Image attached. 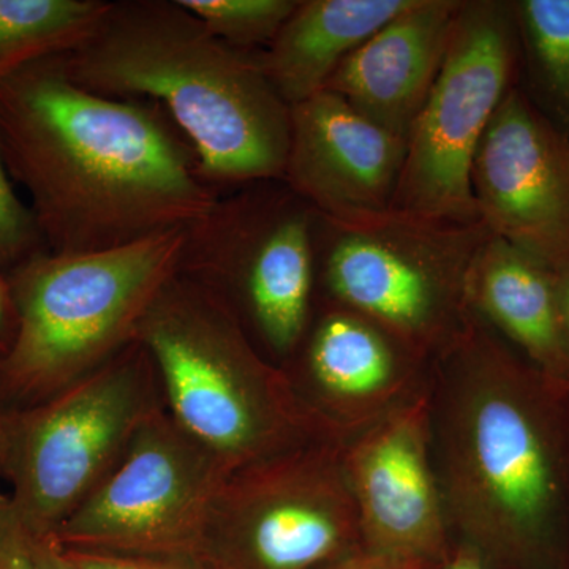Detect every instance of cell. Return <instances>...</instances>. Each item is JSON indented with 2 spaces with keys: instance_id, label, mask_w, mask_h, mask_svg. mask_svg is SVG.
<instances>
[{
  "instance_id": "cell-1",
  "label": "cell",
  "mask_w": 569,
  "mask_h": 569,
  "mask_svg": "<svg viewBox=\"0 0 569 569\" xmlns=\"http://www.w3.org/2000/svg\"><path fill=\"white\" fill-rule=\"evenodd\" d=\"M0 149L48 252H99L190 228L220 197L167 116L88 91L62 56L0 82Z\"/></svg>"
},
{
  "instance_id": "cell-2",
  "label": "cell",
  "mask_w": 569,
  "mask_h": 569,
  "mask_svg": "<svg viewBox=\"0 0 569 569\" xmlns=\"http://www.w3.org/2000/svg\"><path fill=\"white\" fill-rule=\"evenodd\" d=\"M427 396L452 538L496 569H568L569 381L470 313Z\"/></svg>"
},
{
  "instance_id": "cell-3",
  "label": "cell",
  "mask_w": 569,
  "mask_h": 569,
  "mask_svg": "<svg viewBox=\"0 0 569 569\" xmlns=\"http://www.w3.org/2000/svg\"><path fill=\"white\" fill-rule=\"evenodd\" d=\"M62 59L88 91L164 108L217 190L283 181L290 107L266 77L260 51L223 43L179 0L111 2Z\"/></svg>"
},
{
  "instance_id": "cell-4",
  "label": "cell",
  "mask_w": 569,
  "mask_h": 569,
  "mask_svg": "<svg viewBox=\"0 0 569 569\" xmlns=\"http://www.w3.org/2000/svg\"><path fill=\"white\" fill-rule=\"evenodd\" d=\"M134 340L152 359L168 413L231 471L307 438L336 436L230 306L181 272L157 295Z\"/></svg>"
},
{
  "instance_id": "cell-5",
  "label": "cell",
  "mask_w": 569,
  "mask_h": 569,
  "mask_svg": "<svg viewBox=\"0 0 569 569\" xmlns=\"http://www.w3.org/2000/svg\"><path fill=\"white\" fill-rule=\"evenodd\" d=\"M186 238L178 228L99 252L41 250L14 268L17 329L0 356L3 387L50 399L121 353L178 274Z\"/></svg>"
},
{
  "instance_id": "cell-6",
  "label": "cell",
  "mask_w": 569,
  "mask_h": 569,
  "mask_svg": "<svg viewBox=\"0 0 569 569\" xmlns=\"http://www.w3.org/2000/svg\"><path fill=\"white\" fill-rule=\"evenodd\" d=\"M317 301L355 310L433 362L470 318L468 282L492 236L482 222L396 209L350 220L316 213Z\"/></svg>"
},
{
  "instance_id": "cell-7",
  "label": "cell",
  "mask_w": 569,
  "mask_h": 569,
  "mask_svg": "<svg viewBox=\"0 0 569 569\" xmlns=\"http://www.w3.org/2000/svg\"><path fill=\"white\" fill-rule=\"evenodd\" d=\"M157 372L134 340L96 372L14 418H0V468L22 529L56 530L121 462L157 408Z\"/></svg>"
},
{
  "instance_id": "cell-8",
  "label": "cell",
  "mask_w": 569,
  "mask_h": 569,
  "mask_svg": "<svg viewBox=\"0 0 569 569\" xmlns=\"http://www.w3.org/2000/svg\"><path fill=\"white\" fill-rule=\"evenodd\" d=\"M179 272L227 302L254 346L283 369L316 313V212L290 189L220 193L187 228Z\"/></svg>"
},
{
  "instance_id": "cell-9",
  "label": "cell",
  "mask_w": 569,
  "mask_h": 569,
  "mask_svg": "<svg viewBox=\"0 0 569 569\" xmlns=\"http://www.w3.org/2000/svg\"><path fill=\"white\" fill-rule=\"evenodd\" d=\"M336 436L307 438L231 471L213 500L206 569H326L362 549Z\"/></svg>"
},
{
  "instance_id": "cell-10",
  "label": "cell",
  "mask_w": 569,
  "mask_h": 569,
  "mask_svg": "<svg viewBox=\"0 0 569 569\" xmlns=\"http://www.w3.org/2000/svg\"><path fill=\"white\" fill-rule=\"evenodd\" d=\"M520 62L515 2L463 0L443 66L408 133L392 209L481 222L471 187L475 156Z\"/></svg>"
},
{
  "instance_id": "cell-11",
  "label": "cell",
  "mask_w": 569,
  "mask_h": 569,
  "mask_svg": "<svg viewBox=\"0 0 569 569\" xmlns=\"http://www.w3.org/2000/svg\"><path fill=\"white\" fill-rule=\"evenodd\" d=\"M230 473L157 408L110 477L52 537L66 549L198 560L213 500Z\"/></svg>"
},
{
  "instance_id": "cell-12",
  "label": "cell",
  "mask_w": 569,
  "mask_h": 569,
  "mask_svg": "<svg viewBox=\"0 0 569 569\" xmlns=\"http://www.w3.org/2000/svg\"><path fill=\"white\" fill-rule=\"evenodd\" d=\"M471 187L490 233L553 272L569 269V137L518 86L479 142Z\"/></svg>"
},
{
  "instance_id": "cell-13",
  "label": "cell",
  "mask_w": 569,
  "mask_h": 569,
  "mask_svg": "<svg viewBox=\"0 0 569 569\" xmlns=\"http://www.w3.org/2000/svg\"><path fill=\"white\" fill-rule=\"evenodd\" d=\"M427 392L348 438L343 470L362 549L438 565L452 533L433 460Z\"/></svg>"
},
{
  "instance_id": "cell-14",
  "label": "cell",
  "mask_w": 569,
  "mask_h": 569,
  "mask_svg": "<svg viewBox=\"0 0 569 569\" xmlns=\"http://www.w3.org/2000/svg\"><path fill=\"white\" fill-rule=\"evenodd\" d=\"M432 365L370 318L317 301L283 369L310 413L348 440L425 396Z\"/></svg>"
},
{
  "instance_id": "cell-15",
  "label": "cell",
  "mask_w": 569,
  "mask_h": 569,
  "mask_svg": "<svg viewBox=\"0 0 569 569\" xmlns=\"http://www.w3.org/2000/svg\"><path fill=\"white\" fill-rule=\"evenodd\" d=\"M407 140L321 91L290 107L283 183L317 216L350 220L392 208Z\"/></svg>"
},
{
  "instance_id": "cell-16",
  "label": "cell",
  "mask_w": 569,
  "mask_h": 569,
  "mask_svg": "<svg viewBox=\"0 0 569 569\" xmlns=\"http://www.w3.org/2000/svg\"><path fill=\"white\" fill-rule=\"evenodd\" d=\"M462 2L415 0L340 63L325 91L407 140L443 66Z\"/></svg>"
},
{
  "instance_id": "cell-17",
  "label": "cell",
  "mask_w": 569,
  "mask_h": 569,
  "mask_svg": "<svg viewBox=\"0 0 569 569\" xmlns=\"http://www.w3.org/2000/svg\"><path fill=\"white\" fill-rule=\"evenodd\" d=\"M468 307L531 365L569 381L557 276L548 266L490 236L471 271Z\"/></svg>"
},
{
  "instance_id": "cell-18",
  "label": "cell",
  "mask_w": 569,
  "mask_h": 569,
  "mask_svg": "<svg viewBox=\"0 0 569 569\" xmlns=\"http://www.w3.org/2000/svg\"><path fill=\"white\" fill-rule=\"evenodd\" d=\"M415 0H298L274 40L260 50L272 88L288 107L325 91L348 56Z\"/></svg>"
},
{
  "instance_id": "cell-19",
  "label": "cell",
  "mask_w": 569,
  "mask_h": 569,
  "mask_svg": "<svg viewBox=\"0 0 569 569\" xmlns=\"http://www.w3.org/2000/svg\"><path fill=\"white\" fill-rule=\"evenodd\" d=\"M110 0H0V82L41 59L66 56L102 21Z\"/></svg>"
},
{
  "instance_id": "cell-20",
  "label": "cell",
  "mask_w": 569,
  "mask_h": 569,
  "mask_svg": "<svg viewBox=\"0 0 569 569\" xmlns=\"http://www.w3.org/2000/svg\"><path fill=\"white\" fill-rule=\"evenodd\" d=\"M515 10L538 110L569 137V0H520Z\"/></svg>"
},
{
  "instance_id": "cell-21",
  "label": "cell",
  "mask_w": 569,
  "mask_h": 569,
  "mask_svg": "<svg viewBox=\"0 0 569 569\" xmlns=\"http://www.w3.org/2000/svg\"><path fill=\"white\" fill-rule=\"evenodd\" d=\"M208 31L230 47L260 51L268 47L298 0H179Z\"/></svg>"
},
{
  "instance_id": "cell-22",
  "label": "cell",
  "mask_w": 569,
  "mask_h": 569,
  "mask_svg": "<svg viewBox=\"0 0 569 569\" xmlns=\"http://www.w3.org/2000/svg\"><path fill=\"white\" fill-rule=\"evenodd\" d=\"M41 250L47 247L39 223L18 197L0 149V268H18Z\"/></svg>"
},
{
  "instance_id": "cell-23",
  "label": "cell",
  "mask_w": 569,
  "mask_h": 569,
  "mask_svg": "<svg viewBox=\"0 0 569 569\" xmlns=\"http://www.w3.org/2000/svg\"><path fill=\"white\" fill-rule=\"evenodd\" d=\"M63 550L78 569H206L200 561L194 559L127 556V553L66 548Z\"/></svg>"
},
{
  "instance_id": "cell-24",
  "label": "cell",
  "mask_w": 569,
  "mask_h": 569,
  "mask_svg": "<svg viewBox=\"0 0 569 569\" xmlns=\"http://www.w3.org/2000/svg\"><path fill=\"white\" fill-rule=\"evenodd\" d=\"M0 569H37L10 500L0 493Z\"/></svg>"
},
{
  "instance_id": "cell-25",
  "label": "cell",
  "mask_w": 569,
  "mask_h": 569,
  "mask_svg": "<svg viewBox=\"0 0 569 569\" xmlns=\"http://www.w3.org/2000/svg\"><path fill=\"white\" fill-rule=\"evenodd\" d=\"M436 567L437 565L425 563V561L400 559V557L361 549L326 569H436Z\"/></svg>"
},
{
  "instance_id": "cell-26",
  "label": "cell",
  "mask_w": 569,
  "mask_h": 569,
  "mask_svg": "<svg viewBox=\"0 0 569 569\" xmlns=\"http://www.w3.org/2000/svg\"><path fill=\"white\" fill-rule=\"evenodd\" d=\"M26 538H28L29 552L37 569H78L52 535L36 537L26 531Z\"/></svg>"
},
{
  "instance_id": "cell-27",
  "label": "cell",
  "mask_w": 569,
  "mask_h": 569,
  "mask_svg": "<svg viewBox=\"0 0 569 569\" xmlns=\"http://www.w3.org/2000/svg\"><path fill=\"white\" fill-rule=\"evenodd\" d=\"M436 569H496L481 550L462 539L452 538L447 556Z\"/></svg>"
},
{
  "instance_id": "cell-28",
  "label": "cell",
  "mask_w": 569,
  "mask_h": 569,
  "mask_svg": "<svg viewBox=\"0 0 569 569\" xmlns=\"http://www.w3.org/2000/svg\"><path fill=\"white\" fill-rule=\"evenodd\" d=\"M14 329H17V313H14L10 283L9 280L0 277V356L10 347Z\"/></svg>"
},
{
  "instance_id": "cell-29",
  "label": "cell",
  "mask_w": 569,
  "mask_h": 569,
  "mask_svg": "<svg viewBox=\"0 0 569 569\" xmlns=\"http://www.w3.org/2000/svg\"><path fill=\"white\" fill-rule=\"evenodd\" d=\"M557 295H559L561 329H563L565 346L569 358V269L556 272Z\"/></svg>"
},
{
  "instance_id": "cell-30",
  "label": "cell",
  "mask_w": 569,
  "mask_h": 569,
  "mask_svg": "<svg viewBox=\"0 0 569 569\" xmlns=\"http://www.w3.org/2000/svg\"><path fill=\"white\" fill-rule=\"evenodd\" d=\"M569 569V568H568Z\"/></svg>"
}]
</instances>
